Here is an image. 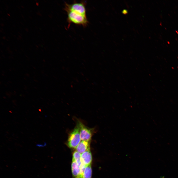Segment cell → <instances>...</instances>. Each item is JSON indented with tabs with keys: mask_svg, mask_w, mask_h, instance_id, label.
<instances>
[{
	"mask_svg": "<svg viewBox=\"0 0 178 178\" xmlns=\"http://www.w3.org/2000/svg\"><path fill=\"white\" fill-rule=\"evenodd\" d=\"M92 172L91 165L87 166L84 172L83 178H91Z\"/></svg>",
	"mask_w": 178,
	"mask_h": 178,
	"instance_id": "cell-9",
	"label": "cell"
},
{
	"mask_svg": "<svg viewBox=\"0 0 178 178\" xmlns=\"http://www.w3.org/2000/svg\"><path fill=\"white\" fill-rule=\"evenodd\" d=\"M86 2L85 1L80 2L75 1L71 4L65 2L64 9L66 11L75 12L86 16Z\"/></svg>",
	"mask_w": 178,
	"mask_h": 178,
	"instance_id": "cell-2",
	"label": "cell"
},
{
	"mask_svg": "<svg viewBox=\"0 0 178 178\" xmlns=\"http://www.w3.org/2000/svg\"><path fill=\"white\" fill-rule=\"evenodd\" d=\"M81 159L82 162L86 166L90 165L92 158L90 149L81 154Z\"/></svg>",
	"mask_w": 178,
	"mask_h": 178,
	"instance_id": "cell-5",
	"label": "cell"
},
{
	"mask_svg": "<svg viewBox=\"0 0 178 178\" xmlns=\"http://www.w3.org/2000/svg\"><path fill=\"white\" fill-rule=\"evenodd\" d=\"M80 129L78 125L70 133L68 138L67 144L70 148H76L81 142Z\"/></svg>",
	"mask_w": 178,
	"mask_h": 178,
	"instance_id": "cell-3",
	"label": "cell"
},
{
	"mask_svg": "<svg viewBox=\"0 0 178 178\" xmlns=\"http://www.w3.org/2000/svg\"><path fill=\"white\" fill-rule=\"evenodd\" d=\"M160 178H164V176H161Z\"/></svg>",
	"mask_w": 178,
	"mask_h": 178,
	"instance_id": "cell-12",
	"label": "cell"
},
{
	"mask_svg": "<svg viewBox=\"0 0 178 178\" xmlns=\"http://www.w3.org/2000/svg\"><path fill=\"white\" fill-rule=\"evenodd\" d=\"M90 142L82 140L76 148V151L82 154L90 149Z\"/></svg>",
	"mask_w": 178,
	"mask_h": 178,
	"instance_id": "cell-6",
	"label": "cell"
},
{
	"mask_svg": "<svg viewBox=\"0 0 178 178\" xmlns=\"http://www.w3.org/2000/svg\"><path fill=\"white\" fill-rule=\"evenodd\" d=\"M67 14V21L69 26L71 23L81 25L84 27L87 26L89 23L87 16L78 13L70 11H66Z\"/></svg>",
	"mask_w": 178,
	"mask_h": 178,
	"instance_id": "cell-1",
	"label": "cell"
},
{
	"mask_svg": "<svg viewBox=\"0 0 178 178\" xmlns=\"http://www.w3.org/2000/svg\"><path fill=\"white\" fill-rule=\"evenodd\" d=\"M81 154L77 151H75L73 154L72 160L75 161L80 167L82 164Z\"/></svg>",
	"mask_w": 178,
	"mask_h": 178,
	"instance_id": "cell-8",
	"label": "cell"
},
{
	"mask_svg": "<svg viewBox=\"0 0 178 178\" xmlns=\"http://www.w3.org/2000/svg\"><path fill=\"white\" fill-rule=\"evenodd\" d=\"M80 129L81 139L82 141L90 142L92 136V132L91 129L86 127L82 123L77 122Z\"/></svg>",
	"mask_w": 178,
	"mask_h": 178,
	"instance_id": "cell-4",
	"label": "cell"
},
{
	"mask_svg": "<svg viewBox=\"0 0 178 178\" xmlns=\"http://www.w3.org/2000/svg\"><path fill=\"white\" fill-rule=\"evenodd\" d=\"M71 167L72 175L73 177L75 178L79 173L80 167L78 165L76 162L73 160H72Z\"/></svg>",
	"mask_w": 178,
	"mask_h": 178,
	"instance_id": "cell-7",
	"label": "cell"
},
{
	"mask_svg": "<svg viewBox=\"0 0 178 178\" xmlns=\"http://www.w3.org/2000/svg\"><path fill=\"white\" fill-rule=\"evenodd\" d=\"M46 145V143L45 142H44V145L40 144H37L36 145V146L39 147H42L45 146Z\"/></svg>",
	"mask_w": 178,
	"mask_h": 178,
	"instance_id": "cell-11",
	"label": "cell"
},
{
	"mask_svg": "<svg viewBox=\"0 0 178 178\" xmlns=\"http://www.w3.org/2000/svg\"><path fill=\"white\" fill-rule=\"evenodd\" d=\"M86 166L82 162V164L80 167V171L78 175L75 178H83L84 172Z\"/></svg>",
	"mask_w": 178,
	"mask_h": 178,
	"instance_id": "cell-10",
	"label": "cell"
}]
</instances>
